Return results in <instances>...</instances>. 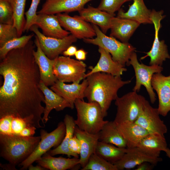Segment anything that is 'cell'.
<instances>
[{
  "instance_id": "6da1fadb",
  "label": "cell",
  "mask_w": 170,
  "mask_h": 170,
  "mask_svg": "<svg viewBox=\"0 0 170 170\" xmlns=\"http://www.w3.org/2000/svg\"><path fill=\"white\" fill-rule=\"evenodd\" d=\"M31 39L24 47L10 51L0 63L3 79L0 88V118L10 116L23 119L37 128H42L44 95L39 85V70Z\"/></svg>"
},
{
  "instance_id": "7a4b0ae2",
  "label": "cell",
  "mask_w": 170,
  "mask_h": 170,
  "mask_svg": "<svg viewBox=\"0 0 170 170\" xmlns=\"http://www.w3.org/2000/svg\"><path fill=\"white\" fill-rule=\"evenodd\" d=\"M86 78L88 85L85 91V98L88 102L99 104L104 117L107 115L112 101L118 97L119 89L131 82L130 80H122L121 76L100 72L93 73Z\"/></svg>"
},
{
  "instance_id": "3957f363",
  "label": "cell",
  "mask_w": 170,
  "mask_h": 170,
  "mask_svg": "<svg viewBox=\"0 0 170 170\" xmlns=\"http://www.w3.org/2000/svg\"><path fill=\"white\" fill-rule=\"evenodd\" d=\"M40 139V136L0 134V156L11 164H19L33 152Z\"/></svg>"
},
{
  "instance_id": "277c9868",
  "label": "cell",
  "mask_w": 170,
  "mask_h": 170,
  "mask_svg": "<svg viewBox=\"0 0 170 170\" xmlns=\"http://www.w3.org/2000/svg\"><path fill=\"white\" fill-rule=\"evenodd\" d=\"M74 106L77 111L75 123L79 129L88 133L97 134L108 121H105L101 108L96 102H88L76 99Z\"/></svg>"
},
{
  "instance_id": "5b68a950",
  "label": "cell",
  "mask_w": 170,
  "mask_h": 170,
  "mask_svg": "<svg viewBox=\"0 0 170 170\" xmlns=\"http://www.w3.org/2000/svg\"><path fill=\"white\" fill-rule=\"evenodd\" d=\"M92 25L96 33V37L84 39L83 41L103 48L110 54L114 61L124 66H129L130 57L136 48L128 42H123L113 37L106 36L98 26L94 24Z\"/></svg>"
},
{
  "instance_id": "8992f818",
  "label": "cell",
  "mask_w": 170,
  "mask_h": 170,
  "mask_svg": "<svg viewBox=\"0 0 170 170\" xmlns=\"http://www.w3.org/2000/svg\"><path fill=\"white\" fill-rule=\"evenodd\" d=\"M66 127L64 122H61L57 128L48 133L43 129L40 131L41 139L35 150L25 161L19 164L20 170L28 169L29 166L39 159L44 154L53 147L58 146L65 135Z\"/></svg>"
},
{
  "instance_id": "52a82bcc",
  "label": "cell",
  "mask_w": 170,
  "mask_h": 170,
  "mask_svg": "<svg viewBox=\"0 0 170 170\" xmlns=\"http://www.w3.org/2000/svg\"><path fill=\"white\" fill-rule=\"evenodd\" d=\"M54 60L53 72L57 80L79 83L85 78L86 65L82 61L65 56H59Z\"/></svg>"
},
{
  "instance_id": "ba28073f",
  "label": "cell",
  "mask_w": 170,
  "mask_h": 170,
  "mask_svg": "<svg viewBox=\"0 0 170 170\" xmlns=\"http://www.w3.org/2000/svg\"><path fill=\"white\" fill-rule=\"evenodd\" d=\"M145 99L143 96L134 91L121 97H118L115 100L117 112L114 122L116 125L127 122H134Z\"/></svg>"
},
{
  "instance_id": "9c48e42d",
  "label": "cell",
  "mask_w": 170,
  "mask_h": 170,
  "mask_svg": "<svg viewBox=\"0 0 170 170\" xmlns=\"http://www.w3.org/2000/svg\"><path fill=\"white\" fill-rule=\"evenodd\" d=\"M129 65H132L136 77L135 84L133 91L139 92L142 86H144L149 95L150 101L153 104L156 100V94L151 85V79L153 75L161 72L163 70L162 66H148L142 63H140L138 60L136 54L134 52L131 54L129 60Z\"/></svg>"
},
{
  "instance_id": "30bf717a",
  "label": "cell",
  "mask_w": 170,
  "mask_h": 170,
  "mask_svg": "<svg viewBox=\"0 0 170 170\" xmlns=\"http://www.w3.org/2000/svg\"><path fill=\"white\" fill-rule=\"evenodd\" d=\"M163 13L162 10L157 11L153 9L151 11L150 18L155 30L154 40L150 50L145 53L146 55L141 58L143 60L147 56L150 57V65L162 66L164 61L170 59L167 47L164 41H160L159 38V31L162 27L161 22L165 17L163 15Z\"/></svg>"
},
{
  "instance_id": "8fae6325",
  "label": "cell",
  "mask_w": 170,
  "mask_h": 170,
  "mask_svg": "<svg viewBox=\"0 0 170 170\" xmlns=\"http://www.w3.org/2000/svg\"><path fill=\"white\" fill-rule=\"evenodd\" d=\"M38 28L35 24L31 26L30 30L36 34L42 50L51 60L58 57L68 47L77 40V39L71 34L61 39L48 37L42 33Z\"/></svg>"
},
{
  "instance_id": "7c38bea8",
  "label": "cell",
  "mask_w": 170,
  "mask_h": 170,
  "mask_svg": "<svg viewBox=\"0 0 170 170\" xmlns=\"http://www.w3.org/2000/svg\"><path fill=\"white\" fill-rule=\"evenodd\" d=\"M157 108L152 107L145 99L135 123L146 130L150 134L164 136L167 128L160 118Z\"/></svg>"
},
{
  "instance_id": "4fadbf2b",
  "label": "cell",
  "mask_w": 170,
  "mask_h": 170,
  "mask_svg": "<svg viewBox=\"0 0 170 170\" xmlns=\"http://www.w3.org/2000/svg\"><path fill=\"white\" fill-rule=\"evenodd\" d=\"M56 15L61 26L77 39L92 38L96 36L92 25L79 15L72 17L66 13H59Z\"/></svg>"
},
{
  "instance_id": "5bb4252c",
  "label": "cell",
  "mask_w": 170,
  "mask_h": 170,
  "mask_svg": "<svg viewBox=\"0 0 170 170\" xmlns=\"http://www.w3.org/2000/svg\"><path fill=\"white\" fill-rule=\"evenodd\" d=\"M151 85L158 97V112L160 115L166 116L170 111V73L167 76L161 72L154 74Z\"/></svg>"
},
{
  "instance_id": "9a60e30c",
  "label": "cell",
  "mask_w": 170,
  "mask_h": 170,
  "mask_svg": "<svg viewBox=\"0 0 170 170\" xmlns=\"http://www.w3.org/2000/svg\"><path fill=\"white\" fill-rule=\"evenodd\" d=\"M160 157L151 156L137 147H127V151L122 158L114 164L118 170L131 169L144 162L156 165L162 161Z\"/></svg>"
},
{
  "instance_id": "2e32d148",
  "label": "cell",
  "mask_w": 170,
  "mask_h": 170,
  "mask_svg": "<svg viewBox=\"0 0 170 170\" xmlns=\"http://www.w3.org/2000/svg\"><path fill=\"white\" fill-rule=\"evenodd\" d=\"M88 85L86 79H84L81 83H72L71 84H66L57 80L51 86L50 89L67 101L72 109L74 108V103L76 99H83L85 98L84 92Z\"/></svg>"
},
{
  "instance_id": "e0dca14e",
  "label": "cell",
  "mask_w": 170,
  "mask_h": 170,
  "mask_svg": "<svg viewBox=\"0 0 170 170\" xmlns=\"http://www.w3.org/2000/svg\"><path fill=\"white\" fill-rule=\"evenodd\" d=\"M93 0H46L37 14H54L62 12H78Z\"/></svg>"
},
{
  "instance_id": "ac0fdd59",
  "label": "cell",
  "mask_w": 170,
  "mask_h": 170,
  "mask_svg": "<svg viewBox=\"0 0 170 170\" xmlns=\"http://www.w3.org/2000/svg\"><path fill=\"white\" fill-rule=\"evenodd\" d=\"M35 44L37 50L33 51L36 63L38 67L41 79L47 86H52L57 80L53 72L54 60L48 58L42 50L38 38L35 36Z\"/></svg>"
},
{
  "instance_id": "d6986e66",
  "label": "cell",
  "mask_w": 170,
  "mask_h": 170,
  "mask_svg": "<svg viewBox=\"0 0 170 170\" xmlns=\"http://www.w3.org/2000/svg\"><path fill=\"white\" fill-rule=\"evenodd\" d=\"M98 51L100 56L96 65L90 66V71L86 74L85 78L97 72H103L114 76H121L124 72L127 71L125 66L114 61L110 54L103 48L99 47Z\"/></svg>"
},
{
  "instance_id": "ffe728a7",
  "label": "cell",
  "mask_w": 170,
  "mask_h": 170,
  "mask_svg": "<svg viewBox=\"0 0 170 170\" xmlns=\"http://www.w3.org/2000/svg\"><path fill=\"white\" fill-rule=\"evenodd\" d=\"M35 25L41 29L45 36L48 37L61 39L71 33L62 28L54 14H37Z\"/></svg>"
},
{
  "instance_id": "44dd1931",
  "label": "cell",
  "mask_w": 170,
  "mask_h": 170,
  "mask_svg": "<svg viewBox=\"0 0 170 170\" xmlns=\"http://www.w3.org/2000/svg\"><path fill=\"white\" fill-rule=\"evenodd\" d=\"M74 135L80 141L79 164L82 168L87 163L90 156L95 153L96 146L99 141V133H88L80 129L76 126Z\"/></svg>"
},
{
  "instance_id": "7402d4cb",
  "label": "cell",
  "mask_w": 170,
  "mask_h": 170,
  "mask_svg": "<svg viewBox=\"0 0 170 170\" xmlns=\"http://www.w3.org/2000/svg\"><path fill=\"white\" fill-rule=\"evenodd\" d=\"M39 87L45 97L44 103L45 106L42 121L43 124L48 122L49 115L52 110L54 109L57 111H60L66 108L71 109L70 104L67 101L49 88L42 80L40 81Z\"/></svg>"
},
{
  "instance_id": "603a6c76",
  "label": "cell",
  "mask_w": 170,
  "mask_h": 170,
  "mask_svg": "<svg viewBox=\"0 0 170 170\" xmlns=\"http://www.w3.org/2000/svg\"><path fill=\"white\" fill-rule=\"evenodd\" d=\"M78 12L82 18L99 26L105 34L110 29L112 18L115 16V14H110L89 5Z\"/></svg>"
},
{
  "instance_id": "cb8c5ba5",
  "label": "cell",
  "mask_w": 170,
  "mask_h": 170,
  "mask_svg": "<svg viewBox=\"0 0 170 170\" xmlns=\"http://www.w3.org/2000/svg\"><path fill=\"white\" fill-rule=\"evenodd\" d=\"M140 24L134 20L114 16L111 20L110 36L119 39L122 42H128Z\"/></svg>"
},
{
  "instance_id": "d4e9b609",
  "label": "cell",
  "mask_w": 170,
  "mask_h": 170,
  "mask_svg": "<svg viewBox=\"0 0 170 170\" xmlns=\"http://www.w3.org/2000/svg\"><path fill=\"white\" fill-rule=\"evenodd\" d=\"M133 3L129 5L126 12L122 8L118 11L117 17L132 20L139 24H153L150 18L151 10L145 5L144 0H132Z\"/></svg>"
},
{
  "instance_id": "484cf974",
  "label": "cell",
  "mask_w": 170,
  "mask_h": 170,
  "mask_svg": "<svg viewBox=\"0 0 170 170\" xmlns=\"http://www.w3.org/2000/svg\"><path fill=\"white\" fill-rule=\"evenodd\" d=\"M116 126L126 141L127 148L137 147L140 141L149 134L146 130L135 122H125L117 124Z\"/></svg>"
},
{
  "instance_id": "4316f807",
  "label": "cell",
  "mask_w": 170,
  "mask_h": 170,
  "mask_svg": "<svg viewBox=\"0 0 170 170\" xmlns=\"http://www.w3.org/2000/svg\"><path fill=\"white\" fill-rule=\"evenodd\" d=\"M137 147L155 157H160L161 152H165L168 148L164 136L150 133L144 137Z\"/></svg>"
},
{
  "instance_id": "83f0119b",
  "label": "cell",
  "mask_w": 170,
  "mask_h": 170,
  "mask_svg": "<svg viewBox=\"0 0 170 170\" xmlns=\"http://www.w3.org/2000/svg\"><path fill=\"white\" fill-rule=\"evenodd\" d=\"M79 158L54 157L48 153L44 154L36 162L47 170H65L72 169L79 164Z\"/></svg>"
},
{
  "instance_id": "f1b7e54d",
  "label": "cell",
  "mask_w": 170,
  "mask_h": 170,
  "mask_svg": "<svg viewBox=\"0 0 170 170\" xmlns=\"http://www.w3.org/2000/svg\"><path fill=\"white\" fill-rule=\"evenodd\" d=\"M73 117L68 114L66 115L64 119V122L66 127L65 136L60 144L55 149L50 150L47 152L52 156L58 154L65 155L69 157L71 156L76 157L69 148V144L71 138L74 135L76 125Z\"/></svg>"
},
{
  "instance_id": "f546056e",
  "label": "cell",
  "mask_w": 170,
  "mask_h": 170,
  "mask_svg": "<svg viewBox=\"0 0 170 170\" xmlns=\"http://www.w3.org/2000/svg\"><path fill=\"white\" fill-rule=\"evenodd\" d=\"M99 141L122 148L127 147L126 141L119 132L114 121L106 123L99 132Z\"/></svg>"
},
{
  "instance_id": "4dcf8cb0",
  "label": "cell",
  "mask_w": 170,
  "mask_h": 170,
  "mask_svg": "<svg viewBox=\"0 0 170 170\" xmlns=\"http://www.w3.org/2000/svg\"><path fill=\"white\" fill-rule=\"evenodd\" d=\"M30 126L33 125L23 119L10 116H5L0 118V134L22 136L24 129Z\"/></svg>"
},
{
  "instance_id": "1f68e13d",
  "label": "cell",
  "mask_w": 170,
  "mask_h": 170,
  "mask_svg": "<svg viewBox=\"0 0 170 170\" xmlns=\"http://www.w3.org/2000/svg\"><path fill=\"white\" fill-rule=\"evenodd\" d=\"M126 151L127 148H120L113 144L99 141L95 153L107 161L114 164L122 158Z\"/></svg>"
},
{
  "instance_id": "d6a6232c",
  "label": "cell",
  "mask_w": 170,
  "mask_h": 170,
  "mask_svg": "<svg viewBox=\"0 0 170 170\" xmlns=\"http://www.w3.org/2000/svg\"><path fill=\"white\" fill-rule=\"evenodd\" d=\"M14 11L13 25L17 29L18 37L21 36L26 23L24 18L26 0H9Z\"/></svg>"
},
{
  "instance_id": "836d02e7",
  "label": "cell",
  "mask_w": 170,
  "mask_h": 170,
  "mask_svg": "<svg viewBox=\"0 0 170 170\" xmlns=\"http://www.w3.org/2000/svg\"><path fill=\"white\" fill-rule=\"evenodd\" d=\"M82 170H118L115 165L107 161L95 153L90 157Z\"/></svg>"
},
{
  "instance_id": "e575fe53",
  "label": "cell",
  "mask_w": 170,
  "mask_h": 170,
  "mask_svg": "<svg viewBox=\"0 0 170 170\" xmlns=\"http://www.w3.org/2000/svg\"><path fill=\"white\" fill-rule=\"evenodd\" d=\"M34 36L33 34L14 38L0 47V59H3L10 51L26 46Z\"/></svg>"
},
{
  "instance_id": "d590c367",
  "label": "cell",
  "mask_w": 170,
  "mask_h": 170,
  "mask_svg": "<svg viewBox=\"0 0 170 170\" xmlns=\"http://www.w3.org/2000/svg\"><path fill=\"white\" fill-rule=\"evenodd\" d=\"M14 11L9 0H0V23L13 24Z\"/></svg>"
},
{
  "instance_id": "8d00e7d4",
  "label": "cell",
  "mask_w": 170,
  "mask_h": 170,
  "mask_svg": "<svg viewBox=\"0 0 170 170\" xmlns=\"http://www.w3.org/2000/svg\"><path fill=\"white\" fill-rule=\"evenodd\" d=\"M18 37L17 30L13 24L0 23V47L10 40Z\"/></svg>"
},
{
  "instance_id": "74e56055",
  "label": "cell",
  "mask_w": 170,
  "mask_h": 170,
  "mask_svg": "<svg viewBox=\"0 0 170 170\" xmlns=\"http://www.w3.org/2000/svg\"><path fill=\"white\" fill-rule=\"evenodd\" d=\"M41 0H32L30 8L25 12L26 21L23 29V32L28 31L33 25L35 24L37 17V7Z\"/></svg>"
},
{
  "instance_id": "f35d334b",
  "label": "cell",
  "mask_w": 170,
  "mask_h": 170,
  "mask_svg": "<svg viewBox=\"0 0 170 170\" xmlns=\"http://www.w3.org/2000/svg\"><path fill=\"white\" fill-rule=\"evenodd\" d=\"M132 0H101L97 7L99 9L111 14L118 11L125 3Z\"/></svg>"
},
{
  "instance_id": "ab89813d",
  "label": "cell",
  "mask_w": 170,
  "mask_h": 170,
  "mask_svg": "<svg viewBox=\"0 0 170 170\" xmlns=\"http://www.w3.org/2000/svg\"><path fill=\"white\" fill-rule=\"evenodd\" d=\"M81 144L79 139L75 135L71 138L69 144L70 151L77 158H79L81 150Z\"/></svg>"
},
{
  "instance_id": "60d3db41",
  "label": "cell",
  "mask_w": 170,
  "mask_h": 170,
  "mask_svg": "<svg viewBox=\"0 0 170 170\" xmlns=\"http://www.w3.org/2000/svg\"><path fill=\"white\" fill-rule=\"evenodd\" d=\"M88 52L82 48L77 50L75 55L76 60H84L86 59Z\"/></svg>"
},
{
  "instance_id": "b9f144b4",
  "label": "cell",
  "mask_w": 170,
  "mask_h": 170,
  "mask_svg": "<svg viewBox=\"0 0 170 170\" xmlns=\"http://www.w3.org/2000/svg\"><path fill=\"white\" fill-rule=\"evenodd\" d=\"M76 46L71 45L62 53L64 56L70 57L75 55L77 50Z\"/></svg>"
},
{
  "instance_id": "7bdbcfd3",
  "label": "cell",
  "mask_w": 170,
  "mask_h": 170,
  "mask_svg": "<svg viewBox=\"0 0 170 170\" xmlns=\"http://www.w3.org/2000/svg\"><path fill=\"white\" fill-rule=\"evenodd\" d=\"M154 165L148 162H144L136 167L135 170H151L153 169Z\"/></svg>"
},
{
  "instance_id": "ee69618b",
  "label": "cell",
  "mask_w": 170,
  "mask_h": 170,
  "mask_svg": "<svg viewBox=\"0 0 170 170\" xmlns=\"http://www.w3.org/2000/svg\"><path fill=\"white\" fill-rule=\"evenodd\" d=\"M0 167L3 170H16V166L9 163L8 164H3L0 163Z\"/></svg>"
},
{
  "instance_id": "f6af8a7d",
  "label": "cell",
  "mask_w": 170,
  "mask_h": 170,
  "mask_svg": "<svg viewBox=\"0 0 170 170\" xmlns=\"http://www.w3.org/2000/svg\"><path fill=\"white\" fill-rule=\"evenodd\" d=\"M28 169L29 170H45L46 168L42 166L37 165L36 166H33L32 164L30 165L28 167Z\"/></svg>"
},
{
  "instance_id": "bcb514c9",
  "label": "cell",
  "mask_w": 170,
  "mask_h": 170,
  "mask_svg": "<svg viewBox=\"0 0 170 170\" xmlns=\"http://www.w3.org/2000/svg\"><path fill=\"white\" fill-rule=\"evenodd\" d=\"M165 152L166 156L170 159V144L169 145V148H167Z\"/></svg>"
}]
</instances>
